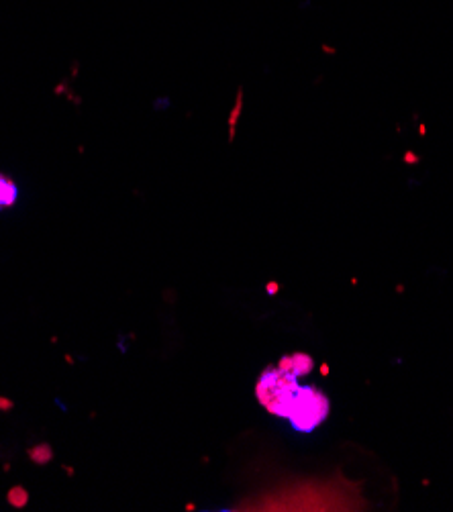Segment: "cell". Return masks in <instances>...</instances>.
Returning <instances> with one entry per match:
<instances>
[{"label":"cell","mask_w":453,"mask_h":512,"mask_svg":"<svg viewBox=\"0 0 453 512\" xmlns=\"http://www.w3.org/2000/svg\"><path fill=\"white\" fill-rule=\"evenodd\" d=\"M17 198H19L17 182L7 174H0V211L13 209L17 204Z\"/></svg>","instance_id":"cell-4"},{"label":"cell","mask_w":453,"mask_h":512,"mask_svg":"<svg viewBox=\"0 0 453 512\" xmlns=\"http://www.w3.org/2000/svg\"><path fill=\"white\" fill-rule=\"evenodd\" d=\"M64 360H66V364H68V366H74V364H76V362H74V357H72V355H66V357H64Z\"/></svg>","instance_id":"cell-10"},{"label":"cell","mask_w":453,"mask_h":512,"mask_svg":"<svg viewBox=\"0 0 453 512\" xmlns=\"http://www.w3.org/2000/svg\"><path fill=\"white\" fill-rule=\"evenodd\" d=\"M64 472H66V474H68V476H70V478H74V474H76V472H74V468H72V466H64Z\"/></svg>","instance_id":"cell-9"},{"label":"cell","mask_w":453,"mask_h":512,"mask_svg":"<svg viewBox=\"0 0 453 512\" xmlns=\"http://www.w3.org/2000/svg\"><path fill=\"white\" fill-rule=\"evenodd\" d=\"M276 366H278L280 370L292 372L294 376L302 378V376H309V374L313 372L315 362H313V357H311V355L296 351V353H292V355H284L282 360H280Z\"/></svg>","instance_id":"cell-3"},{"label":"cell","mask_w":453,"mask_h":512,"mask_svg":"<svg viewBox=\"0 0 453 512\" xmlns=\"http://www.w3.org/2000/svg\"><path fill=\"white\" fill-rule=\"evenodd\" d=\"M298 388V376L278 366H268L258 378L256 398L270 415L288 419Z\"/></svg>","instance_id":"cell-1"},{"label":"cell","mask_w":453,"mask_h":512,"mask_svg":"<svg viewBox=\"0 0 453 512\" xmlns=\"http://www.w3.org/2000/svg\"><path fill=\"white\" fill-rule=\"evenodd\" d=\"M11 411H15V400L0 396V413H11Z\"/></svg>","instance_id":"cell-7"},{"label":"cell","mask_w":453,"mask_h":512,"mask_svg":"<svg viewBox=\"0 0 453 512\" xmlns=\"http://www.w3.org/2000/svg\"><path fill=\"white\" fill-rule=\"evenodd\" d=\"M327 417H329L327 394L317 386H300L288 415L290 425L300 433H311Z\"/></svg>","instance_id":"cell-2"},{"label":"cell","mask_w":453,"mask_h":512,"mask_svg":"<svg viewBox=\"0 0 453 512\" xmlns=\"http://www.w3.org/2000/svg\"><path fill=\"white\" fill-rule=\"evenodd\" d=\"M7 502L13 506V508H25L29 502H31V494L27 488L23 486H13L9 492H7Z\"/></svg>","instance_id":"cell-6"},{"label":"cell","mask_w":453,"mask_h":512,"mask_svg":"<svg viewBox=\"0 0 453 512\" xmlns=\"http://www.w3.org/2000/svg\"><path fill=\"white\" fill-rule=\"evenodd\" d=\"M54 447L49 445V443H37V445H33V447H29L27 449V457L31 459V464H35V466H39V468H43V466H47V464H52V459H54Z\"/></svg>","instance_id":"cell-5"},{"label":"cell","mask_w":453,"mask_h":512,"mask_svg":"<svg viewBox=\"0 0 453 512\" xmlns=\"http://www.w3.org/2000/svg\"><path fill=\"white\" fill-rule=\"evenodd\" d=\"M278 290H280V286H278L276 282H270V284H268V292H270V294H276Z\"/></svg>","instance_id":"cell-8"}]
</instances>
